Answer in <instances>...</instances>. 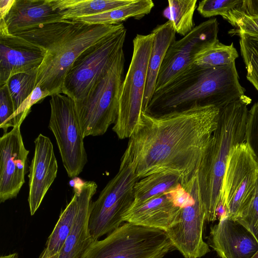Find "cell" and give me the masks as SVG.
<instances>
[{
	"instance_id": "cell-26",
	"label": "cell",
	"mask_w": 258,
	"mask_h": 258,
	"mask_svg": "<svg viewBox=\"0 0 258 258\" xmlns=\"http://www.w3.org/2000/svg\"><path fill=\"white\" fill-rule=\"evenodd\" d=\"M197 0H169L163 15L170 21L175 32L184 36L195 27L194 14Z\"/></svg>"
},
{
	"instance_id": "cell-7",
	"label": "cell",
	"mask_w": 258,
	"mask_h": 258,
	"mask_svg": "<svg viewBox=\"0 0 258 258\" xmlns=\"http://www.w3.org/2000/svg\"><path fill=\"white\" fill-rule=\"evenodd\" d=\"M154 36L137 34L133 39V52L121 85L117 116L112 127L119 139L129 138L145 112L144 97Z\"/></svg>"
},
{
	"instance_id": "cell-11",
	"label": "cell",
	"mask_w": 258,
	"mask_h": 258,
	"mask_svg": "<svg viewBox=\"0 0 258 258\" xmlns=\"http://www.w3.org/2000/svg\"><path fill=\"white\" fill-rule=\"evenodd\" d=\"M257 173L258 164L246 144L244 142L234 147L222 182L221 216L236 219L253 192Z\"/></svg>"
},
{
	"instance_id": "cell-33",
	"label": "cell",
	"mask_w": 258,
	"mask_h": 258,
	"mask_svg": "<svg viewBox=\"0 0 258 258\" xmlns=\"http://www.w3.org/2000/svg\"><path fill=\"white\" fill-rule=\"evenodd\" d=\"M14 106L7 84L0 87V127L4 134L10 127L15 126L14 120Z\"/></svg>"
},
{
	"instance_id": "cell-36",
	"label": "cell",
	"mask_w": 258,
	"mask_h": 258,
	"mask_svg": "<svg viewBox=\"0 0 258 258\" xmlns=\"http://www.w3.org/2000/svg\"><path fill=\"white\" fill-rule=\"evenodd\" d=\"M240 10L245 15L258 16V0H243Z\"/></svg>"
},
{
	"instance_id": "cell-14",
	"label": "cell",
	"mask_w": 258,
	"mask_h": 258,
	"mask_svg": "<svg viewBox=\"0 0 258 258\" xmlns=\"http://www.w3.org/2000/svg\"><path fill=\"white\" fill-rule=\"evenodd\" d=\"M17 125L0 138V202L17 197L26 173L29 151L26 149Z\"/></svg>"
},
{
	"instance_id": "cell-35",
	"label": "cell",
	"mask_w": 258,
	"mask_h": 258,
	"mask_svg": "<svg viewBox=\"0 0 258 258\" xmlns=\"http://www.w3.org/2000/svg\"><path fill=\"white\" fill-rule=\"evenodd\" d=\"M242 42L258 55V36L251 35L246 33H237Z\"/></svg>"
},
{
	"instance_id": "cell-21",
	"label": "cell",
	"mask_w": 258,
	"mask_h": 258,
	"mask_svg": "<svg viewBox=\"0 0 258 258\" xmlns=\"http://www.w3.org/2000/svg\"><path fill=\"white\" fill-rule=\"evenodd\" d=\"M151 32L154 38L144 97L145 112L155 92L159 72L163 60L169 47L176 40V33L172 23L168 20L164 24L157 25Z\"/></svg>"
},
{
	"instance_id": "cell-13",
	"label": "cell",
	"mask_w": 258,
	"mask_h": 258,
	"mask_svg": "<svg viewBox=\"0 0 258 258\" xmlns=\"http://www.w3.org/2000/svg\"><path fill=\"white\" fill-rule=\"evenodd\" d=\"M218 23L216 18L204 21L169 47L159 72L155 91L171 82L195 64L196 56L218 39Z\"/></svg>"
},
{
	"instance_id": "cell-37",
	"label": "cell",
	"mask_w": 258,
	"mask_h": 258,
	"mask_svg": "<svg viewBox=\"0 0 258 258\" xmlns=\"http://www.w3.org/2000/svg\"><path fill=\"white\" fill-rule=\"evenodd\" d=\"M15 0H0V19H4L10 11Z\"/></svg>"
},
{
	"instance_id": "cell-38",
	"label": "cell",
	"mask_w": 258,
	"mask_h": 258,
	"mask_svg": "<svg viewBox=\"0 0 258 258\" xmlns=\"http://www.w3.org/2000/svg\"><path fill=\"white\" fill-rule=\"evenodd\" d=\"M18 257L17 253H13L8 255H2L0 258H18Z\"/></svg>"
},
{
	"instance_id": "cell-23",
	"label": "cell",
	"mask_w": 258,
	"mask_h": 258,
	"mask_svg": "<svg viewBox=\"0 0 258 258\" xmlns=\"http://www.w3.org/2000/svg\"><path fill=\"white\" fill-rule=\"evenodd\" d=\"M185 182L178 173L161 172L139 179L134 187V200L132 205L139 204L169 191Z\"/></svg>"
},
{
	"instance_id": "cell-2",
	"label": "cell",
	"mask_w": 258,
	"mask_h": 258,
	"mask_svg": "<svg viewBox=\"0 0 258 258\" xmlns=\"http://www.w3.org/2000/svg\"><path fill=\"white\" fill-rule=\"evenodd\" d=\"M124 27L90 25L72 20L41 24L15 34L46 50L36 86L50 96L61 93L65 77L77 58L86 49Z\"/></svg>"
},
{
	"instance_id": "cell-28",
	"label": "cell",
	"mask_w": 258,
	"mask_h": 258,
	"mask_svg": "<svg viewBox=\"0 0 258 258\" xmlns=\"http://www.w3.org/2000/svg\"><path fill=\"white\" fill-rule=\"evenodd\" d=\"M38 72V70H35L17 74L8 80L7 85L13 100L15 112L36 88Z\"/></svg>"
},
{
	"instance_id": "cell-40",
	"label": "cell",
	"mask_w": 258,
	"mask_h": 258,
	"mask_svg": "<svg viewBox=\"0 0 258 258\" xmlns=\"http://www.w3.org/2000/svg\"><path fill=\"white\" fill-rule=\"evenodd\" d=\"M58 254H56V255L51 256L49 258H58Z\"/></svg>"
},
{
	"instance_id": "cell-22",
	"label": "cell",
	"mask_w": 258,
	"mask_h": 258,
	"mask_svg": "<svg viewBox=\"0 0 258 258\" xmlns=\"http://www.w3.org/2000/svg\"><path fill=\"white\" fill-rule=\"evenodd\" d=\"M134 0H50L54 9L62 16L63 20L93 16L132 3Z\"/></svg>"
},
{
	"instance_id": "cell-25",
	"label": "cell",
	"mask_w": 258,
	"mask_h": 258,
	"mask_svg": "<svg viewBox=\"0 0 258 258\" xmlns=\"http://www.w3.org/2000/svg\"><path fill=\"white\" fill-rule=\"evenodd\" d=\"M78 208V196L74 188L71 200L59 215L55 227L48 238L44 250L38 258H49L59 254L73 227Z\"/></svg>"
},
{
	"instance_id": "cell-34",
	"label": "cell",
	"mask_w": 258,
	"mask_h": 258,
	"mask_svg": "<svg viewBox=\"0 0 258 258\" xmlns=\"http://www.w3.org/2000/svg\"><path fill=\"white\" fill-rule=\"evenodd\" d=\"M50 96V93L37 86L31 95L21 104L14 114L15 126L21 125L26 116L29 113L34 104L40 102L45 97Z\"/></svg>"
},
{
	"instance_id": "cell-5",
	"label": "cell",
	"mask_w": 258,
	"mask_h": 258,
	"mask_svg": "<svg viewBox=\"0 0 258 258\" xmlns=\"http://www.w3.org/2000/svg\"><path fill=\"white\" fill-rule=\"evenodd\" d=\"M125 62L123 49L87 96L74 102L83 137L104 134L114 124Z\"/></svg>"
},
{
	"instance_id": "cell-1",
	"label": "cell",
	"mask_w": 258,
	"mask_h": 258,
	"mask_svg": "<svg viewBox=\"0 0 258 258\" xmlns=\"http://www.w3.org/2000/svg\"><path fill=\"white\" fill-rule=\"evenodd\" d=\"M219 112L215 106L198 105L160 115L144 112L120 163L139 179L172 172L180 174L185 184L197 173Z\"/></svg>"
},
{
	"instance_id": "cell-39",
	"label": "cell",
	"mask_w": 258,
	"mask_h": 258,
	"mask_svg": "<svg viewBox=\"0 0 258 258\" xmlns=\"http://www.w3.org/2000/svg\"><path fill=\"white\" fill-rule=\"evenodd\" d=\"M252 258H258V250L255 253V254L252 257Z\"/></svg>"
},
{
	"instance_id": "cell-32",
	"label": "cell",
	"mask_w": 258,
	"mask_h": 258,
	"mask_svg": "<svg viewBox=\"0 0 258 258\" xmlns=\"http://www.w3.org/2000/svg\"><path fill=\"white\" fill-rule=\"evenodd\" d=\"M244 143L258 164V101L248 112Z\"/></svg>"
},
{
	"instance_id": "cell-3",
	"label": "cell",
	"mask_w": 258,
	"mask_h": 258,
	"mask_svg": "<svg viewBox=\"0 0 258 258\" xmlns=\"http://www.w3.org/2000/svg\"><path fill=\"white\" fill-rule=\"evenodd\" d=\"M235 62L218 68L194 65L155 91L146 113L160 115L192 106H214L219 109L244 95Z\"/></svg>"
},
{
	"instance_id": "cell-12",
	"label": "cell",
	"mask_w": 258,
	"mask_h": 258,
	"mask_svg": "<svg viewBox=\"0 0 258 258\" xmlns=\"http://www.w3.org/2000/svg\"><path fill=\"white\" fill-rule=\"evenodd\" d=\"M183 186L193 200L181 208L174 223L165 231L175 248L185 258H200L210 250L203 237L205 212L199 192L197 173Z\"/></svg>"
},
{
	"instance_id": "cell-18",
	"label": "cell",
	"mask_w": 258,
	"mask_h": 258,
	"mask_svg": "<svg viewBox=\"0 0 258 258\" xmlns=\"http://www.w3.org/2000/svg\"><path fill=\"white\" fill-rule=\"evenodd\" d=\"M78 196V208L73 227L58 258H80L93 241L89 228V219L92 198L97 191V184L86 181L74 185Z\"/></svg>"
},
{
	"instance_id": "cell-24",
	"label": "cell",
	"mask_w": 258,
	"mask_h": 258,
	"mask_svg": "<svg viewBox=\"0 0 258 258\" xmlns=\"http://www.w3.org/2000/svg\"><path fill=\"white\" fill-rule=\"evenodd\" d=\"M154 6L151 0H134L130 4L121 8L72 20L90 25H116L130 18L140 20L149 14Z\"/></svg>"
},
{
	"instance_id": "cell-29",
	"label": "cell",
	"mask_w": 258,
	"mask_h": 258,
	"mask_svg": "<svg viewBox=\"0 0 258 258\" xmlns=\"http://www.w3.org/2000/svg\"><path fill=\"white\" fill-rule=\"evenodd\" d=\"M234 220L245 227L258 241V173L250 199Z\"/></svg>"
},
{
	"instance_id": "cell-10",
	"label": "cell",
	"mask_w": 258,
	"mask_h": 258,
	"mask_svg": "<svg viewBox=\"0 0 258 258\" xmlns=\"http://www.w3.org/2000/svg\"><path fill=\"white\" fill-rule=\"evenodd\" d=\"M48 128L55 138L63 166L73 178L83 171L87 162L81 127L74 101L62 93L51 96Z\"/></svg>"
},
{
	"instance_id": "cell-17",
	"label": "cell",
	"mask_w": 258,
	"mask_h": 258,
	"mask_svg": "<svg viewBox=\"0 0 258 258\" xmlns=\"http://www.w3.org/2000/svg\"><path fill=\"white\" fill-rule=\"evenodd\" d=\"M209 245L221 258H252L258 241L241 224L224 215L211 229Z\"/></svg>"
},
{
	"instance_id": "cell-27",
	"label": "cell",
	"mask_w": 258,
	"mask_h": 258,
	"mask_svg": "<svg viewBox=\"0 0 258 258\" xmlns=\"http://www.w3.org/2000/svg\"><path fill=\"white\" fill-rule=\"evenodd\" d=\"M238 57L233 43L227 45L217 40L197 54L194 63L202 67L218 68L235 62Z\"/></svg>"
},
{
	"instance_id": "cell-9",
	"label": "cell",
	"mask_w": 258,
	"mask_h": 258,
	"mask_svg": "<svg viewBox=\"0 0 258 258\" xmlns=\"http://www.w3.org/2000/svg\"><path fill=\"white\" fill-rule=\"evenodd\" d=\"M139 180L128 166L120 163L117 174L92 202L89 228L93 240H98L121 225L134 202V187Z\"/></svg>"
},
{
	"instance_id": "cell-16",
	"label": "cell",
	"mask_w": 258,
	"mask_h": 258,
	"mask_svg": "<svg viewBox=\"0 0 258 258\" xmlns=\"http://www.w3.org/2000/svg\"><path fill=\"white\" fill-rule=\"evenodd\" d=\"M34 153L29 166L28 202L31 215L39 208L56 177L58 166L50 139L40 134L34 140Z\"/></svg>"
},
{
	"instance_id": "cell-6",
	"label": "cell",
	"mask_w": 258,
	"mask_h": 258,
	"mask_svg": "<svg viewBox=\"0 0 258 258\" xmlns=\"http://www.w3.org/2000/svg\"><path fill=\"white\" fill-rule=\"evenodd\" d=\"M174 249L165 231L125 222L93 240L80 258H162Z\"/></svg>"
},
{
	"instance_id": "cell-31",
	"label": "cell",
	"mask_w": 258,
	"mask_h": 258,
	"mask_svg": "<svg viewBox=\"0 0 258 258\" xmlns=\"http://www.w3.org/2000/svg\"><path fill=\"white\" fill-rule=\"evenodd\" d=\"M241 6L232 10L226 20L237 28L232 33L243 32L258 36V16H248L242 13L240 10Z\"/></svg>"
},
{
	"instance_id": "cell-19",
	"label": "cell",
	"mask_w": 258,
	"mask_h": 258,
	"mask_svg": "<svg viewBox=\"0 0 258 258\" xmlns=\"http://www.w3.org/2000/svg\"><path fill=\"white\" fill-rule=\"evenodd\" d=\"M181 208L166 192L132 205L125 214L123 222L166 231L176 221Z\"/></svg>"
},
{
	"instance_id": "cell-4",
	"label": "cell",
	"mask_w": 258,
	"mask_h": 258,
	"mask_svg": "<svg viewBox=\"0 0 258 258\" xmlns=\"http://www.w3.org/2000/svg\"><path fill=\"white\" fill-rule=\"evenodd\" d=\"M244 95L219 109L217 125L197 171L199 192L208 222L217 220L221 207V190L232 149L245 142L247 106Z\"/></svg>"
},
{
	"instance_id": "cell-30",
	"label": "cell",
	"mask_w": 258,
	"mask_h": 258,
	"mask_svg": "<svg viewBox=\"0 0 258 258\" xmlns=\"http://www.w3.org/2000/svg\"><path fill=\"white\" fill-rule=\"evenodd\" d=\"M243 2V0H204L199 2L197 10L204 18L220 15L226 20L230 13Z\"/></svg>"
},
{
	"instance_id": "cell-15",
	"label": "cell",
	"mask_w": 258,
	"mask_h": 258,
	"mask_svg": "<svg viewBox=\"0 0 258 258\" xmlns=\"http://www.w3.org/2000/svg\"><path fill=\"white\" fill-rule=\"evenodd\" d=\"M46 50L25 39L10 34L0 19V87L17 74L39 70Z\"/></svg>"
},
{
	"instance_id": "cell-20",
	"label": "cell",
	"mask_w": 258,
	"mask_h": 258,
	"mask_svg": "<svg viewBox=\"0 0 258 258\" xmlns=\"http://www.w3.org/2000/svg\"><path fill=\"white\" fill-rule=\"evenodd\" d=\"M4 20L9 32L13 35L41 24L63 20L50 0H15Z\"/></svg>"
},
{
	"instance_id": "cell-8",
	"label": "cell",
	"mask_w": 258,
	"mask_h": 258,
	"mask_svg": "<svg viewBox=\"0 0 258 258\" xmlns=\"http://www.w3.org/2000/svg\"><path fill=\"white\" fill-rule=\"evenodd\" d=\"M126 35L123 27L84 50L68 72L61 93L74 102L84 98L123 49Z\"/></svg>"
}]
</instances>
